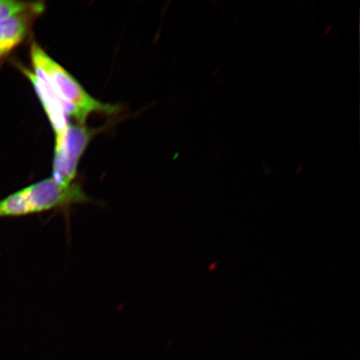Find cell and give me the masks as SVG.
Masks as SVG:
<instances>
[{
    "label": "cell",
    "instance_id": "cell-1",
    "mask_svg": "<svg viewBox=\"0 0 360 360\" xmlns=\"http://www.w3.org/2000/svg\"><path fill=\"white\" fill-rule=\"evenodd\" d=\"M33 73L42 79L61 103L67 116L84 124L92 112L112 114L117 107L98 101L64 68L58 65L37 43L30 46Z\"/></svg>",
    "mask_w": 360,
    "mask_h": 360
},
{
    "label": "cell",
    "instance_id": "cell-3",
    "mask_svg": "<svg viewBox=\"0 0 360 360\" xmlns=\"http://www.w3.org/2000/svg\"><path fill=\"white\" fill-rule=\"evenodd\" d=\"M94 129L82 124H69L62 136L56 139L52 179L63 186L73 184L81 157L91 141Z\"/></svg>",
    "mask_w": 360,
    "mask_h": 360
},
{
    "label": "cell",
    "instance_id": "cell-9",
    "mask_svg": "<svg viewBox=\"0 0 360 360\" xmlns=\"http://www.w3.org/2000/svg\"><path fill=\"white\" fill-rule=\"evenodd\" d=\"M331 30V25L328 27V29L325 31V34H328V32H330V30Z\"/></svg>",
    "mask_w": 360,
    "mask_h": 360
},
{
    "label": "cell",
    "instance_id": "cell-2",
    "mask_svg": "<svg viewBox=\"0 0 360 360\" xmlns=\"http://www.w3.org/2000/svg\"><path fill=\"white\" fill-rule=\"evenodd\" d=\"M93 202L79 183L63 186L52 178L46 179L0 200V219L24 217L51 210L66 214L74 205Z\"/></svg>",
    "mask_w": 360,
    "mask_h": 360
},
{
    "label": "cell",
    "instance_id": "cell-8",
    "mask_svg": "<svg viewBox=\"0 0 360 360\" xmlns=\"http://www.w3.org/2000/svg\"><path fill=\"white\" fill-rule=\"evenodd\" d=\"M302 169H303V165L299 166L298 169H297V170H296V174H300V172H301V171H302Z\"/></svg>",
    "mask_w": 360,
    "mask_h": 360
},
{
    "label": "cell",
    "instance_id": "cell-6",
    "mask_svg": "<svg viewBox=\"0 0 360 360\" xmlns=\"http://www.w3.org/2000/svg\"><path fill=\"white\" fill-rule=\"evenodd\" d=\"M33 2L15 1V0H0V21L30 10L34 6Z\"/></svg>",
    "mask_w": 360,
    "mask_h": 360
},
{
    "label": "cell",
    "instance_id": "cell-7",
    "mask_svg": "<svg viewBox=\"0 0 360 360\" xmlns=\"http://www.w3.org/2000/svg\"><path fill=\"white\" fill-rule=\"evenodd\" d=\"M218 267V263L216 262V261H214V262L211 263L209 265L208 267V271L209 272H214L216 269Z\"/></svg>",
    "mask_w": 360,
    "mask_h": 360
},
{
    "label": "cell",
    "instance_id": "cell-4",
    "mask_svg": "<svg viewBox=\"0 0 360 360\" xmlns=\"http://www.w3.org/2000/svg\"><path fill=\"white\" fill-rule=\"evenodd\" d=\"M44 8L43 3L36 2L30 10L0 21V60L25 41Z\"/></svg>",
    "mask_w": 360,
    "mask_h": 360
},
{
    "label": "cell",
    "instance_id": "cell-5",
    "mask_svg": "<svg viewBox=\"0 0 360 360\" xmlns=\"http://www.w3.org/2000/svg\"><path fill=\"white\" fill-rule=\"evenodd\" d=\"M19 69L22 71L27 78H28L33 84L36 93H37L40 101H41L45 112L52 124L53 132L56 134V139L62 136L65 133L68 125L70 124L67 120V115L61 103L58 102L55 94L47 86V84L36 76L33 72L25 69L24 66L18 65Z\"/></svg>",
    "mask_w": 360,
    "mask_h": 360
}]
</instances>
